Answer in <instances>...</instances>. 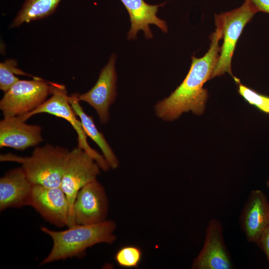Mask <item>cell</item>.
Listing matches in <instances>:
<instances>
[{"label": "cell", "instance_id": "obj_10", "mask_svg": "<svg viewBox=\"0 0 269 269\" xmlns=\"http://www.w3.org/2000/svg\"><path fill=\"white\" fill-rule=\"evenodd\" d=\"M108 211L106 192L96 179L78 192L73 205V220L75 225L99 223L107 220Z\"/></svg>", "mask_w": 269, "mask_h": 269}, {"label": "cell", "instance_id": "obj_12", "mask_svg": "<svg viewBox=\"0 0 269 269\" xmlns=\"http://www.w3.org/2000/svg\"><path fill=\"white\" fill-rule=\"evenodd\" d=\"M240 223L247 240L256 244L269 227V201L262 190L251 191L241 212Z\"/></svg>", "mask_w": 269, "mask_h": 269}, {"label": "cell", "instance_id": "obj_13", "mask_svg": "<svg viewBox=\"0 0 269 269\" xmlns=\"http://www.w3.org/2000/svg\"><path fill=\"white\" fill-rule=\"evenodd\" d=\"M17 116L3 117L0 121V147L24 150L43 141L42 128L29 125Z\"/></svg>", "mask_w": 269, "mask_h": 269}, {"label": "cell", "instance_id": "obj_1", "mask_svg": "<svg viewBox=\"0 0 269 269\" xmlns=\"http://www.w3.org/2000/svg\"><path fill=\"white\" fill-rule=\"evenodd\" d=\"M215 23L216 27L210 36L208 51L200 58L192 56L190 69L183 82L169 96L155 105V115L161 120L172 121L189 111L196 115L203 113L208 96L203 86L210 79L221 47V27L218 22Z\"/></svg>", "mask_w": 269, "mask_h": 269}, {"label": "cell", "instance_id": "obj_11", "mask_svg": "<svg viewBox=\"0 0 269 269\" xmlns=\"http://www.w3.org/2000/svg\"><path fill=\"white\" fill-rule=\"evenodd\" d=\"M115 62L116 55L113 54L102 69L94 86L86 93H77L80 102L87 103L96 110L102 124L108 122L109 108L117 95Z\"/></svg>", "mask_w": 269, "mask_h": 269}, {"label": "cell", "instance_id": "obj_20", "mask_svg": "<svg viewBox=\"0 0 269 269\" xmlns=\"http://www.w3.org/2000/svg\"><path fill=\"white\" fill-rule=\"evenodd\" d=\"M234 79L238 85L239 93L247 102L261 111L269 114V96L261 94L241 84L236 77Z\"/></svg>", "mask_w": 269, "mask_h": 269}, {"label": "cell", "instance_id": "obj_21", "mask_svg": "<svg viewBox=\"0 0 269 269\" xmlns=\"http://www.w3.org/2000/svg\"><path fill=\"white\" fill-rule=\"evenodd\" d=\"M256 244L265 253L269 268V227L263 232Z\"/></svg>", "mask_w": 269, "mask_h": 269}, {"label": "cell", "instance_id": "obj_7", "mask_svg": "<svg viewBox=\"0 0 269 269\" xmlns=\"http://www.w3.org/2000/svg\"><path fill=\"white\" fill-rule=\"evenodd\" d=\"M52 89V82L38 77L20 80L4 92L0 101L3 117L20 116L34 110L46 100Z\"/></svg>", "mask_w": 269, "mask_h": 269}, {"label": "cell", "instance_id": "obj_4", "mask_svg": "<svg viewBox=\"0 0 269 269\" xmlns=\"http://www.w3.org/2000/svg\"><path fill=\"white\" fill-rule=\"evenodd\" d=\"M257 13L250 0L232 10L215 14V22L221 26L223 44L210 79L226 73L234 78L231 68L232 59L236 44L246 24Z\"/></svg>", "mask_w": 269, "mask_h": 269}, {"label": "cell", "instance_id": "obj_9", "mask_svg": "<svg viewBox=\"0 0 269 269\" xmlns=\"http://www.w3.org/2000/svg\"><path fill=\"white\" fill-rule=\"evenodd\" d=\"M29 206L49 223L58 227L68 226L69 203L60 187L33 184Z\"/></svg>", "mask_w": 269, "mask_h": 269}, {"label": "cell", "instance_id": "obj_14", "mask_svg": "<svg viewBox=\"0 0 269 269\" xmlns=\"http://www.w3.org/2000/svg\"><path fill=\"white\" fill-rule=\"evenodd\" d=\"M33 185L21 167L7 171L0 178V211L29 206Z\"/></svg>", "mask_w": 269, "mask_h": 269}, {"label": "cell", "instance_id": "obj_18", "mask_svg": "<svg viewBox=\"0 0 269 269\" xmlns=\"http://www.w3.org/2000/svg\"><path fill=\"white\" fill-rule=\"evenodd\" d=\"M17 65L14 59H7L0 63V89L3 92H5L20 80L15 75L32 76L21 70Z\"/></svg>", "mask_w": 269, "mask_h": 269}, {"label": "cell", "instance_id": "obj_23", "mask_svg": "<svg viewBox=\"0 0 269 269\" xmlns=\"http://www.w3.org/2000/svg\"><path fill=\"white\" fill-rule=\"evenodd\" d=\"M266 184H267V187L269 188V179L267 182Z\"/></svg>", "mask_w": 269, "mask_h": 269}, {"label": "cell", "instance_id": "obj_8", "mask_svg": "<svg viewBox=\"0 0 269 269\" xmlns=\"http://www.w3.org/2000/svg\"><path fill=\"white\" fill-rule=\"evenodd\" d=\"M234 268L225 244L223 226L218 220H210L202 249L194 259L192 269H232Z\"/></svg>", "mask_w": 269, "mask_h": 269}, {"label": "cell", "instance_id": "obj_19", "mask_svg": "<svg viewBox=\"0 0 269 269\" xmlns=\"http://www.w3.org/2000/svg\"><path fill=\"white\" fill-rule=\"evenodd\" d=\"M142 255V251L139 247L127 245L118 250L115 255V260L121 267L137 268L141 263Z\"/></svg>", "mask_w": 269, "mask_h": 269}, {"label": "cell", "instance_id": "obj_6", "mask_svg": "<svg viewBox=\"0 0 269 269\" xmlns=\"http://www.w3.org/2000/svg\"><path fill=\"white\" fill-rule=\"evenodd\" d=\"M101 169L95 160L78 147L70 150L65 165L60 188L65 194L69 206L67 227L75 225L73 208L76 197L84 186L97 179Z\"/></svg>", "mask_w": 269, "mask_h": 269}, {"label": "cell", "instance_id": "obj_5", "mask_svg": "<svg viewBox=\"0 0 269 269\" xmlns=\"http://www.w3.org/2000/svg\"><path fill=\"white\" fill-rule=\"evenodd\" d=\"M52 93L50 98L34 110L24 115L18 116L19 119L26 122L32 116L40 114L47 113L61 118L68 121L77 134V147L85 150L97 162L101 169L107 171L110 167L103 155L92 148L87 141V136L85 133L82 123L78 119L68 101V95L66 87L52 82Z\"/></svg>", "mask_w": 269, "mask_h": 269}, {"label": "cell", "instance_id": "obj_15", "mask_svg": "<svg viewBox=\"0 0 269 269\" xmlns=\"http://www.w3.org/2000/svg\"><path fill=\"white\" fill-rule=\"evenodd\" d=\"M127 10L131 26L128 33L129 39H135L139 30L144 32L146 38H151L152 33L149 24H154L164 33L167 32L166 21L157 15L158 8L165 2L158 5H151L144 0H120Z\"/></svg>", "mask_w": 269, "mask_h": 269}, {"label": "cell", "instance_id": "obj_17", "mask_svg": "<svg viewBox=\"0 0 269 269\" xmlns=\"http://www.w3.org/2000/svg\"><path fill=\"white\" fill-rule=\"evenodd\" d=\"M61 0H25L9 27L10 29L51 15Z\"/></svg>", "mask_w": 269, "mask_h": 269}, {"label": "cell", "instance_id": "obj_3", "mask_svg": "<svg viewBox=\"0 0 269 269\" xmlns=\"http://www.w3.org/2000/svg\"><path fill=\"white\" fill-rule=\"evenodd\" d=\"M69 151L66 148L47 143L35 147L30 156L2 154L0 155V160L20 163L26 176L33 184L60 187Z\"/></svg>", "mask_w": 269, "mask_h": 269}, {"label": "cell", "instance_id": "obj_22", "mask_svg": "<svg viewBox=\"0 0 269 269\" xmlns=\"http://www.w3.org/2000/svg\"><path fill=\"white\" fill-rule=\"evenodd\" d=\"M257 12L269 13V0H250Z\"/></svg>", "mask_w": 269, "mask_h": 269}, {"label": "cell", "instance_id": "obj_16", "mask_svg": "<svg viewBox=\"0 0 269 269\" xmlns=\"http://www.w3.org/2000/svg\"><path fill=\"white\" fill-rule=\"evenodd\" d=\"M68 101L76 116L79 118L87 136L90 137L99 147L110 168H117L119 166L118 159L103 134L97 128L92 117L88 116L83 110L77 93L68 96Z\"/></svg>", "mask_w": 269, "mask_h": 269}, {"label": "cell", "instance_id": "obj_2", "mask_svg": "<svg viewBox=\"0 0 269 269\" xmlns=\"http://www.w3.org/2000/svg\"><path fill=\"white\" fill-rule=\"evenodd\" d=\"M116 223L110 220L96 224H76L63 231H54L42 226L41 231L51 237L53 245L40 265L81 258L87 249L95 245L112 244L116 240Z\"/></svg>", "mask_w": 269, "mask_h": 269}]
</instances>
